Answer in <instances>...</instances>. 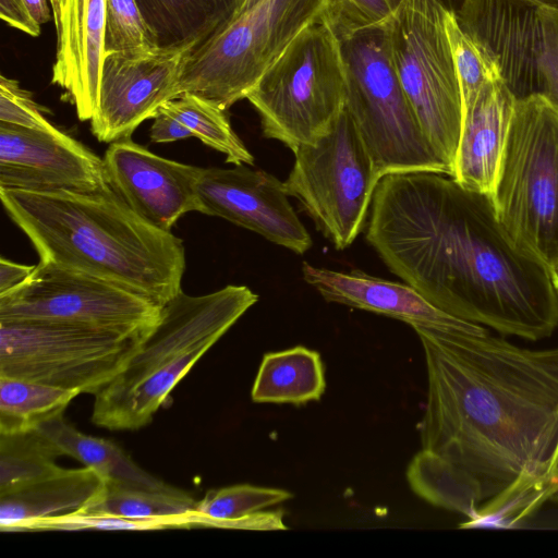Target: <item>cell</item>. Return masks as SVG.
Returning a JSON list of instances; mask_svg holds the SVG:
<instances>
[{
  "label": "cell",
  "mask_w": 558,
  "mask_h": 558,
  "mask_svg": "<svg viewBox=\"0 0 558 558\" xmlns=\"http://www.w3.org/2000/svg\"><path fill=\"white\" fill-rule=\"evenodd\" d=\"M365 238L391 272L451 316L532 341L558 328L549 268L510 238L490 196L448 175L380 178Z\"/></svg>",
  "instance_id": "obj_1"
},
{
  "label": "cell",
  "mask_w": 558,
  "mask_h": 558,
  "mask_svg": "<svg viewBox=\"0 0 558 558\" xmlns=\"http://www.w3.org/2000/svg\"><path fill=\"white\" fill-rule=\"evenodd\" d=\"M423 449L472 474L489 499L522 473H545L558 445V348L422 325Z\"/></svg>",
  "instance_id": "obj_2"
},
{
  "label": "cell",
  "mask_w": 558,
  "mask_h": 558,
  "mask_svg": "<svg viewBox=\"0 0 558 558\" xmlns=\"http://www.w3.org/2000/svg\"><path fill=\"white\" fill-rule=\"evenodd\" d=\"M0 198L39 260L124 284L160 305L182 291V240L140 217L110 185L89 192L0 190Z\"/></svg>",
  "instance_id": "obj_3"
},
{
  "label": "cell",
  "mask_w": 558,
  "mask_h": 558,
  "mask_svg": "<svg viewBox=\"0 0 558 558\" xmlns=\"http://www.w3.org/2000/svg\"><path fill=\"white\" fill-rule=\"evenodd\" d=\"M258 301L245 286L180 291L161 306L125 367L95 395L92 422L109 430L148 425L196 362Z\"/></svg>",
  "instance_id": "obj_4"
},
{
  "label": "cell",
  "mask_w": 558,
  "mask_h": 558,
  "mask_svg": "<svg viewBox=\"0 0 558 558\" xmlns=\"http://www.w3.org/2000/svg\"><path fill=\"white\" fill-rule=\"evenodd\" d=\"M333 28L340 38L347 69L345 110L379 179L408 172L450 177L449 168L424 136L399 81L385 20L371 25Z\"/></svg>",
  "instance_id": "obj_5"
},
{
  "label": "cell",
  "mask_w": 558,
  "mask_h": 558,
  "mask_svg": "<svg viewBox=\"0 0 558 558\" xmlns=\"http://www.w3.org/2000/svg\"><path fill=\"white\" fill-rule=\"evenodd\" d=\"M510 238L548 268L558 262V105L543 94L515 101L490 195Z\"/></svg>",
  "instance_id": "obj_6"
},
{
  "label": "cell",
  "mask_w": 558,
  "mask_h": 558,
  "mask_svg": "<svg viewBox=\"0 0 558 558\" xmlns=\"http://www.w3.org/2000/svg\"><path fill=\"white\" fill-rule=\"evenodd\" d=\"M348 96L340 38L329 15L301 32L246 98L263 135L292 151L331 131Z\"/></svg>",
  "instance_id": "obj_7"
},
{
  "label": "cell",
  "mask_w": 558,
  "mask_h": 558,
  "mask_svg": "<svg viewBox=\"0 0 558 558\" xmlns=\"http://www.w3.org/2000/svg\"><path fill=\"white\" fill-rule=\"evenodd\" d=\"M333 0H260L231 19L184 59L177 97L192 93L227 110L306 27L326 19Z\"/></svg>",
  "instance_id": "obj_8"
},
{
  "label": "cell",
  "mask_w": 558,
  "mask_h": 558,
  "mask_svg": "<svg viewBox=\"0 0 558 558\" xmlns=\"http://www.w3.org/2000/svg\"><path fill=\"white\" fill-rule=\"evenodd\" d=\"M447 10L435 0H400L385 20L391 59L420 128L450 177L463 123Z\"/></svg>",
  "instance_id": "obj_9"
},
{
  "label": "cell",
  "mask_w": 558,
  "mask_h": 558,
  "mask_svg": "<svg viewBox=\"0 0 558 558\" xmlns=\"http://www.w3.org/2000/svg\"><path fill=\"white\" fill-rule=\"evenodd\" d=\"M147 331L128 335L62 320L0 319V376L96 395L125 367Z\"/></svg>",
  "instance_id": "obj_10"
},
{
  "label": "cell",
  "mask_w": 558,
  "mask_h": 558,
  "mask_svg": "<svg viewBox=\"0 0 558 558\" xmlns=\"http://www.w3.org/2000/svg\"><path fill=\"white\" fill-rule=\"evenodd\" d=\"M293 153L287 193L337 250L349 247L365 226L380 179L345 108L329 133Z\"/></svg>",
  "instance_id": "obj_11"
},
{
  "label": "cell",
  "mask_w": 558,
  "mask_h": 558,
  "mask_svg": "<svg viewBox=\"0 0 558 558\" xmlns=\"http://www.w3.org/2000/svg\"><path fill=\"white\" fill-rule=\"evenodd\" d=\"M161 306L112 280L41 262L19 287L0 295V319H51L128 335L147 331Z\"/></svg>",
  "instance_id": "obj_12"
},
{
  "label": "cell",
  "mask_w": 558,
  "mask_h": 558,
  "mask_svg": "<svg viewBox=\"0 0 558 558\" xmlns=\"http://www.w3.org/2000/svg\"><path fill=\"white\" fill-rule=\"evenodd\" d=\"M454 14L461 28L494 56L517 99L542 94L557 12L533 0H465Z\"/></svg>",
  "instance_id": "obj_13"
},
{
  "label": "cell",
  "mask_w": 558,
  "mask_h": 558,
  "mask_svg": "<svg viewBox=\"0 0 558 558\" xmlns=\"http://www.w3.org/2000/svg\"><path fill=\"white\" fill-rule=\"evenodd\" d=\"M197 195L198 213L223 218L296 254L312 247V238L288 198L284 182L264 170L244 165L202 168Z\"/></svg>",
  "instance_id": "obj_14"
},
{
  "label": "cell",
  "mask_w": 558,
  "mask_h": 558,
  "mask_svg": "<svg viewBox=\"0 0 558 558\" xmlns=\"http://www.w3.org/2000/svg\"><path fill=\"white\" fill-rule=\"evenodd\" d=\"M191 50L159 48L147 53H106L97 110L90 120L94 136L104 143L131 137L177 97V84Z\"/></svg>",
  "instance_id": "obj_15"
},
{
  "label": "cell",
  "mask_w": 558,
  "mask_h": 558,
  "mask_svg": "<svg viewBox=\"0 0 558 558\" xmlns=\"http://www.w3.org/2000/svg\"><path fill=\"white\" fill-rule=\"evenodd\" d=\"M108 185L104 160L57 128L0 122V190L89 192Z\"/></svg>",
  "instance_id": "obj_16"
},
{
  "label": "cell",
  "mask_w": 558,
  "mask_h": 558,
  "mask_svg": "<svg viewBox=\"0 0 558 558\" xmlns=\"http://www.w3.org/2000/svg\"><path fill=\"white\" fill-rule=\"evenodd\" d=\"M102 160L111 189L154 227L171 231L181 216L199 211L202 168L160 157L131 137L110 143Z\"/></svg>",
  "instance_id": "obj_17"
},
{
  "label": "cell",
  "mask_w": 558,
  "mask_h": 558,
  "mask_svg": "<svg viewBox=\"0 0 558 558\" xmlns=\"http://www.w3.org/2000/svg\"><path fill=\"white\" fill-rule=\"evenodd\" d=\"M107 0H63L54 23L56 61L51 83L64 90L81 121L97 110L106 56Z\"/></svg>",
  "instance_id": "obj_18"
},
{
  "label": "cell",
  "mask_w": 558,
  "mask_h": 558,
  "mask_svg": "<svg viewBox=\"0 0 558 558\" xmlns=\"http://www.w3.org/2000/svg\"><path fill=\"white\" fill-rule=\"evenodd\" d=\"M303 280L327 302L385 315L409 324L482 335L481 325L451 316L428 302L408 283L371 276L362 270L349 272L302 266Z\"/></svg>",
  "instance_id": "obj_19"
},
{
  "label": "cell",
  "mask_w": 558,
  "mask_h": 558,
  "mask_svg": "<svg viewBox=\"0 0 558 558\" xmlns=\"http://www.w3.org/2000/svg\"><path fill=\"white\" fill-rule=\"evenodd\" d=\"M515 101L500 77L488 82L474 105L463 112L450 178L464 189L492 195Z\"/></svg>",
  "instance_id": "obj_20"
},
{
  "label": "cell",
  "mask_w": 558,
  "mask_h": 558,
  "mask_svg": "<svg viewBox=\"0 0 558 558\" xmlns=\"http://www.w3.org/2000/svg\"><path fill=\"white\" fill-rule=\"evenodd\" d=\"M105 487L92 469H62L56 474L0 495V531L15 532L33 520L83 510Z\"/></svg>",
  "instance_id": "obj_21"
},
{
  "label": "cell",
  "mask_w": 558,
  "mask_h": 558,
  "mask_svg": "<svg viewBox=\"0 0 558 558\" xmlns=\"http://www.w3.org/2000/svg\"><path fill=\"white\" fill-rule=\"evenodd\" d=\"M159 48L193 51L235 16L240 0H136Z\"/></svg>",
  "instance_id": "obj_22"
},
{
  "label": "cell",
  "mask_w": 558,
  "mask_h": 558,
  "mask_svg": "<svg viewBox=\"0 0 558 558\" xmlns=\"http://www.w3.org/2000/svg\"><path fill=\"white\" fill-rule=\"evenodd\" d=\"M39 429L63 454L95 471L107 486L172 492L177 488L140 468L116 442L81 433L62 415L40 424Z\"/></svg>",
  "instance_id": "obj_23"
},
{
  "label": "cell",
  "mask_w": 558,
  "mask_h": 558,
  "mask_svg": "<svg viewBox=\"0 0 558 558\" xmlns=\"http://www.w3.org/2000/svg\"><path fill=\"white\" fill-rule=\"evenodd\" d=\"M293 495L284 489L239 484L208 490L197 501L193 526L274 531L287 530L283 512L263 511L289 500Z\"/></svg>",
  "instance_id": "obj_24"
},
{
  "label": "cell",
  "mask_w": 558,
  "mask_h": 558,
  "mask_svg": "<svg viewBox=\"0 0 558 558\" xmlns=\"http://www.w3.org/2000/svg\"><path fill=\"white\" fill-rule=\"evenodd\" d=\"M326 389L320 354L303 345L264 355L251 397L257 403L302 405L318 401Z\"/></svg>",
  "instance_id": "obj_25"
},
{
  "label": "cell",
  "mask_w": 558,
  "mask_h": 558,
  "mask_svg": "<svg viewBox=\"0 0 558 558\" xmlns=\"http://www.w3.org/2000/svg\"><path fill=\"white\" fill-rule=\"evenodd\" d=\"M411 489L428 504L472 518L485 500L480 482L441 456L423 449L407 469Z\"/></svg>",
  "instance_id": "obj_26"
},
{
  "label": "cell",
  "mask_w": 558,
  "mask_h": 558,
  "mask_svg": "<svg viewBox=\"0 0 558 558\" xmlns=\"http://www.w3.org/2000/svg\"><path fill=\"white\" fill-rule=\"evenodd\" d=\"M78 395L77 390L0 376V434L36 429L62 415Z\"/></svg>",
  "instance_id": "obj_27"
},
{
  "label": "cell",
  "mask_w": 558,
  "mask_h": 558,
  "mask_svg": "<svg viewBox=\"0 0 558 558\" xmlns=\"http://www.w3.org/2000/svg\"><path fill=\"white\" fill-rule=\"evenodd\" d=\"M556 496L558 482L550 471L522 473L485 505L480 506L476 513L459 527L513 529Z\"/></svg>",
  "instance_id": "obj_28"
},
{
  "label": "cell",
  "mask_w": 558,
  "mask_h": 558,
  "mask_svg": "<svg viewBox=\"0 0 558 558\" xmlns=\"http://www.w3.org/2000/svg\"><path fill=\"white\" fill-rule=\"evenodd\" d=\"M203 144L226 156L227 162L254 165V157L233 131L226 110L192 93H183L161 105Z\"/></svg>",
  "instance_id": "obj_29"
},
{
  "label": "cell",
  "mask_w": 558,
  "mask_h": 558,
  "mask_svg": "<svg viewBox=\"0 0 558 558\" xmlns=\"http://www.w3.org/2000/svg\"><path fill=\"white\" fill-rule=\"evenodd\" d=\"M63 453L39 429L0 434V495L58 473Z\"/></svg>",
  "instance_id": "obj_30"
},
{
  "label": "cell",
  "mask_w": 558,
  "mask_h": 558,
  "mask_svg": "<svg viewBox=\"0 0 558 558\" xmlns=\"http://www.w3.org/2000/svg\"><path fill=\"white\" fill-rule=\"evenodd\" d=\"M197 500L177 488L158 492L107 486L83 509L129 519L189 518L192 522Z\"/></svg>",
  "instance_id": "obj_31"
},
{
  "label": "cell",
  "mask_w": 558,
  "mask_h": 558,
  "mask_svg": "<svg viewBox=\"0 0 558 558\" xmlns=\"http://www.w3.org/2000/svg\"><path fill=\"white\" fill-rule=\"evenodd\" d=\"M445 25L464 112L474 105L483 87L488 82L500 78L501 74L494 56L461 28L453 12L447 10Z\"/></svg>",
  "instance_id": "obj_32"
},
{
  "label": "cell",
  "mask_w": 558,
  "mask_h": 558,
  "mask_svg": "<svg viewBox=\"0 0 558 558\" xmlns=\"http://www.w3.org/2000/svg\"><path fill=\"white\" fill-rule=\"evenodd\" d=\"M192 527L189 518L129 519L117 515L87 512L84 510L29 521L15 532L26 531H155Z\"/></svg>",
  "instance_id": "obj_33"
},
{
  "label": "cell",
  "mask_w": 558,
  "mask_h": 558,
  "mask_svg": "<svg viewBox=\"0 0 558 558\" xmlns=\"http://www.w3.org/2000/svg\"><path fill=\"white\" fill-rule=\"evenodd\" d=\"M159 49L136 0H107L106 53H147Z\"/></svg>",
  "instance_id": "obj_34"
},
{
  "label": "cell",
  "mask_w": 558,
  "mask_h": 558,
  "mask_svg": "<svg viewBox=\"0 0 558 558\" xmlns=\"http://www.w3.org/2000/svg\"><path fill=\"white\" fill-rule=\"evenodd\" d=\"M43 111L44 108L20 87L17 81L0 76V122L33 130H54Z\"/></svg>",
  "instance_id": "obj_35"
},
{
  "label": "cell",
  "mask_w": 558,
  "mask_h": 558,
  "mask_svg": "<svg viewBox=\"0 0 558 558\" xmlns=\"http://www.w3.org/2000/svg\"><path fill=\"white\" fill-rule=\"evenodd\" d=\"M400 0H333L329 21L333 26L356 27L386 20Z\"/></svg>",
  "instance_id": "obj_36"
},
{
  "label": "cell",
  "mask_w": 558,
  "mask_h": 558,
  "mask_svg": "<svg viewBox=\"0 0 558 558\" xmlns=\"http://www.w3.org/2000/svg\"><path fill=\"white\" fill-rule=\"evenodd\" d=\"M153 119L149 135L154 143H171L192 137L190 131L174 116L161 107Z\"/></svg>",
  "instance_id": "obj_37"
},
{
  "label": "cell",
  "mask_w": 558,
  "mask_h": 558,
  "mask_svg": "<svg viewBox=\"0 0 558 558\" xmlns=\"http://www.w3.org/2000/svg\"><path fill=\"white\" fill-rule=\"evenodd\" d=\"M0 16L11 27L29 36L40 34V24L34 20L23 0H0Z\"/></svg>",
  "instance_id": "obj_38"
},
{
  "label": "cell",
  "mask_w": 558,
  "mask_h": 558,
  "mask_svg": "<svg viewBox=\"0 0 558 558\" xmlns=\"http://www.w3.org/2000/svg\"><path fill=\"white\" fill-rule=\"evenodd\" d=\"M35 266L14 263L4 257L0 259V295L23 283Z\"/></svg>",
  "instance_id": "obj_39"
},
{
  "label": "cell",
  "mask_w": 558,
  "mask_h": 558,
  "mask_svg": "<svg viewBox=\"0 0 558 558\" xmlns=\"http://www.w3.org/2000/svg\"><path fill=\"white\" fill-rule=\"evenodd\" d=\"M34 20L39 23H47L51 19L49 0H23Z\"/></svg>",
  "instance_id": "obj_40"
},
{
  "label": "cell",
  "mask_w": 558,
  "mask_h": 558,
  "mask_svg": "<svg viewBox=\"0 0 558 558\" xmlns=\"http://www.w3.org/2000/svg\"><path fill=\"white\" fill-rule=\"evenodd\" d=\"M441 4L446 10L457 13L465 0H435Z\"/></svg>",
  "instance_id": "obj_41"
},
{
  "label": "cell",
  "mask_w": 558,
  "mask_h": 558,
  "mask_svg": "<svg viewBox=\"0 0 558 558\" xmlns=\"http://www.w3.org/2000/svg\"><path fill=\"white\" fill-rule=\"evenodd\" d=\"M49 2H50V5H51V9H52L53 22L56 23L58 21V19H59L60 10H61V5H62L63 0H49Z\"/></svg>",
  "instance_id": "obj_42"
},
{
  "label": "cell",
  "mask_w": 558,
  "mask_h": 558,
  "mask_svg": "<svg viewBox=\"0 0 558 558\" xmlns=\"http://www.w3.org/2000/svg\"><path fill=\"white\" fill-rule=\"evenodd\" d=\"M553 286L558 295V262L549 268Z\"/></svg>",
  "instance_id": "obj_43"
},
{
  "label": "cell",
  "mask_w": 558,
  "mask_h": 558,
  "mask_svg": "<svg viewBox=\"0 0 558 558\" xmlns=\"http://www.w3.org/2000/svg\"><path fill=\"white\" fill-rule=\"evenodd\" d=\"M549 471L553 477L558 482V445Z\"/></svg>",
  "instance_id": "obj_44"
},
{
  "label": "cell",
  "mask_w": 558,
  "mask_h": 558,
  "mask_svg": "<svg viewBox=\"0 0 558 558\" xmlns=\"http://www.w3.org/2000/svg\"><path fill=\"white\" fill-rule=\"evenodd\" d=\"M536 3L549 8L550 10L558 13V0H533Z\"/></svg>",
  "instance_id": "obj_45"
},
{
  "label": "cell",
  "mask_w": 558,
  "mask_h": 558,
  "mask_svg": "<svg viewBox=\"0 0 558 558\" xmlns=\"http://www.w3.org/2000/svg\"><path fill=\"white\" fill-rule=\"evenodd\" d=\"M260 0H245L244 3L242 4V7L240 8L239 12L236 13L235 16H238L240 13L248 10L250 8H252L253 5H255L256 3H258ZM234 16V17H235Z\"/></svg>",
  "instance_id": "obj_46"
},
{
  "label": "cell",
  "mask_w": 558,
  "mask_h": 558,
  "mask_svg": "<svg viewBox=\"0 0 558 558\" xmlns=\"http://www.w3.org/2000/svg\"><path fill=\"white\" fill-rule=\"evenodd\" d=\"M245 0H240V8L242 7V4L244 3ZM240 10V9H239ZM239 12V11H238ZM236 15V14H235Z\"/></svg>",
  "instance_id": "obj_47"
},
{
  "label": "cell",
  "mask_w": 558,
  "mask_h": 558,
  "mask_svg": "<svg viewBox=\"0 0 558 558\" xmlns=\"http://www.w3.org/2000/svg\"><path fill=\"white\" fill-rule=\"evenodd\" d=\"M556 104L558 105V98H557V100H556Z\"/></svg>",
  "instance_id": "obj_48"
}]
</instances>
